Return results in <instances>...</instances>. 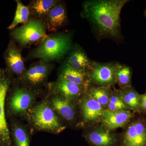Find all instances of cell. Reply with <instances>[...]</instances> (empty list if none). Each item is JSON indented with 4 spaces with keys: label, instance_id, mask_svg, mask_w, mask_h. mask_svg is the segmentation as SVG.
Segmentation results:
<instances>
[{
    "label": "cell",
    "instance_id": "1",
    "mask_svg": "<svg viewBox=\"0 0 146 146\" xmlns=\"http://www.w3.org/2000/svg\"><path fill=\"white\" fill-rule=\"evenodd\" d=\"M127 0H89L82 4L81 16L93 28L100 39L121 41L120 14Z\"/></svg>",
    "mask_w": 146,
    "mask_h": 146
},
{
    "label": "cell",
    "instance_id": "2",
    "mask_svg": "<svg viewBox=\"0 0 146 146\" xmlns=\"http://www.w3.org/2000/svg\"><path fill=\"white\" fill-rule=\"evenodd\" d=\"M25 121L32 135L39 131L58 134L67 127L58 117L46 95L30 110Z\"/></svg>",
    "mask_w": 146,
    "mask_h": 146
},
{
    "label": "cell",
    "instance_id": "3",
    "mask_svg": "<svg viewBox=\"0 0 146 146\" xmlns=\"http://www.w3.org/2000/svg\"><path fill=\"white\" fill-rule=\"evenodd\" d=\"M42 94L41 90L29 89L19 80H13L5 100L7 118L25 120L29 111Z\"/></svg>",
    "mask_w": 146,
    "mask_h": 146
},
{
    "label": "cell",
    "instance_id": "4",
    "mask_svg": "<svg viewBox=\"0 0 146 146\" xmlns=\"http://www.w3.org/2000/svg\"><path fill=\"white\" fill-rule=\"evenodd\" d=\"M72 34L57 33L47 35L46 38L30 54L31 59H38L47 63L62 59L72 49Z\"/></svg>",
    "mask_w": 146,
    "mask_h": 146
},
{
    "label": "cell",
    "instance_id": "5",
    "mask_svg": "<svg viewBox=\"0 0 146 146\" xmlns=\"http://www.w3.org/2000/svg\"><path fill=\"white\" fill-rule=\"evenodd\" d=\"M46 31L43 21L30 17L26 24L12 30L11 35L22 49L39 45L47 36Z\"/></svg>",
    "mask_w": 146,
    "mask_h": 146
},
{
    "label": "cell",
    "instance_id": "6",
    "mask_svg": "<svg viewBox=\"0 0 146 146\" xmlns=\"http://www.w3.org/2000/svg\"><path fill=\"white\" fill-rule=\"evenodd\" d=\"M54 65L39 60L32 63L19 80L24 86L35 90H42L43 86H47L48 80Z\"/></svg>",
    "mask_w": 146,
    "mask_h": 146
},
{
    "label": "cell",
    "instance_id": "7",
    "mask_svg": "<svg viewBox=\"0 0 146 146\" xmlns=\"http://www.w3.org/2000/svg\"><path fill=\"white\" fill-rule=\"evenodd\" d=\"M59 119L67 127H78L80 121L78 103H75L56 94H46Z\"/></svg>",
    "mask_w": 146,
    "mask_h": 146
},
{
    "label": "cell",
    "instance_id": "8",
    "mask_svg": "<svg viewBox=\"0 0 146 146\" xmlns=\"http://www.w3.org/2000/svg\"><path fill=\"white\" fill-rule=\"evenodd\" d=\"M121 63L112 62L99 63L93 60L88 72L91 85L112 87L115 84V76Z\"/></svg>",
    "mask_w": 146,
    "mask_h": 146
},
{
    "label": "cell",
    "instance_id": "9",
    "mask_svg": "<svg viewBox=\"0 0 146 146\" xmlns=\"http://www.w3.org/2000/svg\"><path fill=\"white\" fill-rule=\"evenodd\" d=\"M13 78L7 71L0 69V146H12L5 110V100Z\"/></svg>",
    "mask_w": 146,
    "mask_h": 146
},
{
    "label": "cell",
    "instance_id": "10",
    "mask_svg": "<svg viewBox=\"0 0 146 146\" xmlns=\"http://www.w3.org/2000/svg\"><path fill=\"white\" fill-rule=\"evenodd\" d=\"M80 121L78 127H91L100 123L104 108L85 92L78 103Z\"/></svg>",
    "mask_w": 146,
    "mask_h": 146
},
{
    "label": "cell",
    "instance_id": "11",
    "mask_svg": "<svg viewBox=\"0 0 146 146\" xmlns=\"http://www.w3.org/2000/svg\"><path fill=\"white\" fill-rule=\"evenodd\" d=\"M120 136V146H146V118L134 117Z\"/></svg>",
    "mask_w": 146,
    "mask_h": 146
},
{
    "label": "cell",
    "instance_id": "12",
    "mask_svg": "<svg viewBox=\"0 0 146 146\" xmlns=\"http://www.w3.org/2000/svg\"><path fill=\"white\" fill-rule=\"evenodd\" d=\"M47 94H56L75 103H78L87 90L63 79L57 78L47 84Z\"/></svg>",
    "mask_w": 146,
    "mask_h": 146
},
{
    "label": "cell",
    "instance_id": "13",
    "mask_svg": "<svg viewBox=\"0 0 146 146\" xmlns=\"http://www.w3.org/2000/svg\"><path fill=\"white\" fill-rule=\"evenodd\" d=\"M86 128L83 136L91 146H120V137L98 124Z\"/></svg>",
    "mask_w": 146,
    "mask_h": 146
},
{
    "label": "cell",
    "instance_id": "14",
    "mask_svg": "<svg viewBox=\"0 0 146 146\" xmlns=\"http://www.w3.org/2000/svg\"><path fill=\"white\" fill-rule=\"evenodd\" d=\"M6 70L13 80H20L25 72V66L21 49L15 41L11 40L4 53Z\"/></svg>",
    "mask_w": 146,
    "mask_h": 146
},
{
    "label": "cell",
    "instance_id": "15",
    "mask_svg": "<svg viewBox=\"0 0 146 146\" xmlns=\"http://www.w3.org/2000/svg\"><path fill=\"white\" fill-rule=\"evenodd\" d=\"M135 114L131 110L112 112L106 109L103 112L100 123L107 130L113 131L119 128L125 127Z\"/></svg>",
    "mask_w": 146,
    "mask_h": 146
},
{
    "label": "cell",
    "instance_id": "16",
    "mask_svg": "<svg viewBox=\"0 0 146 146\" xmlns=\"http://www.w3.org/2000/svg\"><path fill=\"white\" fill-rule=\"evenodd\" d=\"M8 119L12 146H30L32 135L27 125L19 119Z\"/></svg>",
    "mask_w": 146,
    "mask_h": 146
},
{
    "label": "cell",
    "instance_id": "17",
    "mask_svg": "<svg viewBox=\"0 0 146 146\" xmlns=\"http://www.w3.org/2000/svg\"><path fill=\"white\" fill-rule=\"evenodd\" d=\"M67 19L65 5L58 1L47 13L43 22L47 31L55 33L65 25Z\"/></svg>",
    "mask_w": 146,
    "mask_h": 146
},
{
    "label": "cell",
    "instance_id": "18",
    "mask_svg": "<svg viewBox=\"0 0 146 146\" xmlns=\"http://www.w3.org/2000/svg\"><path fill=\"white\" fill-rule=\"evenodd\" d=\"M93 61L89 59L80 46L75 45H74L64 63L75 70L88 73Z\"/></svg>",
    "mask_w": 146,
    "mask_h": 146
},
{
    "label": "cell",
    "instance_id": "19",
    "mask_svg": "<svg viewBox=\"0 0 146 146\" xmlns=\"http://www.w3.org/2000/svg\"><path fill=\"white\" fill-rule=\"evenodd\" d=\"M57 78L63 79L82 86L86 90L91 85L88 73L75 70L65 63L62 64L58 70Z\"/></svg>",
    "mask_w": 146,
    "mask_h": 146
},
{
    "label": "cell",
    "instance_id": "20",
    "mask_svg": "<svg viewBox=\"0 0 146 146\" xmlns=\"http://www.w3.org/2000/svg\"><path fill=\"white\" fill-rule=\"evenodd\" d=\"M58 1V0H33L27 6L30 17L44 21L47 13Z\"/></svg>",
    "mask_w": 146,
    "mask_h": 146
},
{
    "label": "cell",
    "instance_id": "21",
    "mask_svg": "<svg viewBox=\"0 0 146 146\" xmlns=\"http://www.w3.org/2000/svg\"><path fill=\"white\" fill-rule=\"evenodd\" d=\"M120 95L126 105L135 113L140 114L139 100L141 95L132 86L119 89Z\"/></svg>",
    "mask_w": 146,
    "mask_h": 146
},
{
    "label": "cell",
    "instance_id": "22",
    "mask_svg": "<svg viewBox=\"0 0 146 146\" xmlns=\"http://www.w3.org/2000/svg\"><path fill=\"white\" fill-rule=\"evenodd\" d=\"M111 87L90 85L86 92L106 109L112 91Z\"/></svg>",
    "mask_w": 146,
    "mask_h": 146
},
{
    "label": "cell",
    "instance_id": "23",
    "mask_svg": "<svg viewBox=\"0 0 146 146\" xmlns=\"http://www.w3.org/2000/svg\"><path fill=\"white\" fill-rule=\"evenodd\" d=\"M16 6L15 16L12 23L8 27L11 30L16 28L19 24L25 25L28 22L30 18V13L27 6L25 5L20 0L16 1Z\"/></svg>",
    "mask_w": 146,
    "mask_h": 146
},
{
    "label": "cell",
    "instance_id": "24",
    "mask_svg": "<svg viewBox=\"0 0 146 146\" xmlns=\"http://www.w3.org/2000/svg\"><path fill=\"white\" fill-rule=\"evenodd\" d=\"M132 70L129 66L121 65L118 69L115 76V83L120 89L131 86Z\"/></svg>",
    "mask_w": 146,
    "mask_h": 146
},
{
    "label": "cell",
    "instance_id": "25",
    "mask_svg": "<svg viewBox=\"0 0 146 146\" xmlns=\"http://www.w3.org/2000/svg\"><path fill=\"white\" fill-rule=\"evenodd\" d=\"M106 109L112 112L130 110L121 97L119 89L112 90Z\"/></svg>",
    "mask_w": 146,
    "mask_h": 146
},
{
    "label": "cell",
    "instance_id": "26",
    "mask_svg": "<svg viewBox=\"0 0 146 146\" xmlns=\"http://www.w3.org/2000/svg\"><path fill=\"white\" fill-rule=\"evenodd\" d=\"M140 114L146 115V90L143 95H141L139 100Z\"/></svg>",
    "mask_w": 146,
    "mask_h": 146
},
{
    "label": "cell",
    "instance_id": "27",
    "mask_svg": "<svg viewBox=\"0 0 146 146\" xmlns=\"http://www.w3.org/2000/svg\"><path fill=\"white\" fill-rule=\"evenodd\" d=\"M144 15H145V17H146V9H145V11H144Z\"/></svg>",
    "mask_w": 146,
    "mask_h": 146
}]
</instances>
